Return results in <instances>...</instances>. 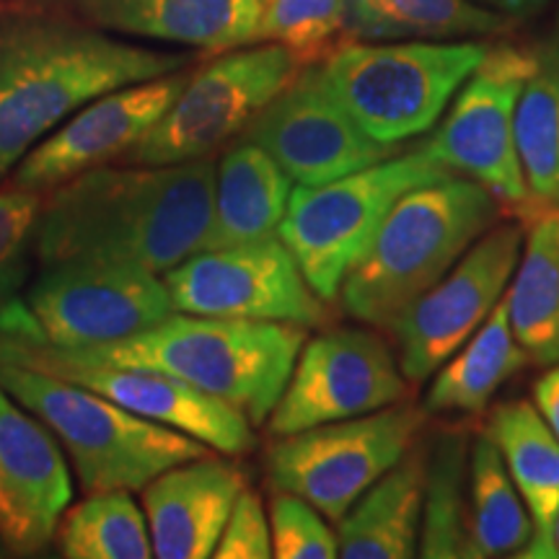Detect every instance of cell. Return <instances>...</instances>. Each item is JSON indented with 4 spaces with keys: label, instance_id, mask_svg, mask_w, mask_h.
<instances>
[{
    "label": "cell",
    "instance_id": "obj_6",
    "mask_svg": "<svg viewBox=\"0 0 559 559\" xmlns=\"http://www.w3.org/2000/svg\"><path fill=\"white\" fill-rule=\"evenodd\" d=\"M487 41H349L321 62V79L355 124L381 145L432 130L489 52Z\"/></svg>",
    "mask_w": 559,
    "mask_h": 559
},
{
    "label": "cell",
    "instance_id": "obj_3",
    "mask_svg": "<svg viewBox=\"0 0 559 559\" xmlns=\"http://www.w3.org/2000/svg\"><path fill=\"white\" fill-rule=\"evenodd\" d=\"M306 340L309 334L300 324L174 311L151 330L111 345L41 349L62 360L145 368L174 376L215 400L234 404L257 428L270 419L283 396Z\"/></svg>",
    "mask_w": 559,
    "mask_h": 559
},
{
    "label": "cell",
    "instance_id": "obj_38",
    "mask_svg": "<svg viewBox=\"0 0 559 559\" xmlns=\"http://www.w3.org/2000/svg\"><path fill=\"white\" fill-rule=\"evenodd\" d=\"M555 551L559 557V513H557V521H555Z\"/></svg>",
    "mask_w": 559,
    "mask_h": 559
},
{
    "label": "cell",
    "instance_id": "obj_26",
    "mask_svg": "<svg viewBox=\"0 0 559 559\" xmlns=\"http://www.w3.org/2000/svg\"><path fill=\"white\" fill-rule=\"evenodd\" d=\"M515 19L474 0H347L349 41H453L495 37Z\"/></svg>",
    "mask_w": 559,
    "mask_h": 559
},
{
    "label": "cell",
    "instance_id": "obj_18",
    "mask_svg": "<svg viewBox=\"0 0 559 559\" xmlns=\"http://www.w3.org/2000/svg\"><path fill=\"white\" fill-rule=\"evenodd\" d=\"M29 368L47 370L70 383L96 391L120 407L151 423L187 432L207 449L226 456H243L257 443L254 425L241 409L158 370L62 360L47 349H34Z\"/></svg>",
    "mask_w": 559,
    "mask_h": 559
},
{
    "label": "cell",
    "instance_id": "obj_13",
    "mask_svg": "<svg viewBox=\"0 0 559 559\" xmlns=\"http://www.w3.org/2000/svg\"><path fill=\"white\" fill-rule=\"evenodd\" d=\"M523 223H495L443 277L425 290L389 334L400 347V368L409 383H423L469 342L519 267Z\"/></svg>",
    "mask_w": 559,
    "mask_h": 559
},
{
    "label": "cell",
    "instance_id": "obj_1",
    "mask_svg": "<svg viewBox=\"0 0 559 559\" xmlns=\"http://www.w3.org/2000/svg\"><path fill=\"white\" fill-rule=\"evenodd\" d=\"M215 160L99 166L52 187L41 202L34 257L130 262L164 275L194 251L213 218Z\"/></svg>",
    "mask_w": 559,
    "mask_h": 559
},
{
    "label": "cell",
    "instance_id": "obj_10",
    "mask_svg": "<svg viewBox=\"0 0 559 559\" xmlns=\"http://www.w3.org/2000/svg\"><path fill=\"white\" fill-rule=\"evenodd\" d=\"M534 66L536 50L489 47L479 68L461 83L449 115L423 143L438 164L479 181L519 218L526 207V181L515 151V107Z\"/></svg>",
    "mask_w": 559,
    "mask_h": 559
},
{
    "label": "cell",
    "instance_id": "obj_15",
    "mask_svg": "<svg viewBox=\"0 0 559 559\" xmlns=\"http://www.w3.org/2000/svg\"><path fill=\"white\" fill-rule=\"evenodd\" d=\"M243 135L306 187L347 177L396 153V145L376 143L355 124L326 88L319 66L300 68Z\"/></svg>",
    "mask_w": 559,
    "mask_h": 559
},
{
    "label": "cell",
    "instance_id": "obj_22",
    "mask_svg": "<svg viewBox=\"0 0 559 559\" xmlns=\"http://www.w3.org/2000/svg\"><path fill=\"white\" fill-rule=\"evenodd\" d=\"M425 466H428V449L412 443V449L360 495L337 526L340 557H417L419 528H423Z\"/></svg>",
    "mask_w": 559,
    "mask_h": 559
},
{
    "label": "cell",
    "instance_id": "obj_37",
    "mask_svg": "<svg viewBox=\"0 0 559 559\" xmlns=\"http://www.w3.org/2000/svg\"><path fill=\"white\" fill-rule=\"evenodd\" d=\"M32 353H34V349L19 345V342H13V340L0 334V362H13V366H29Z\"/></svg>",
    "mask_w": 559,
    "mask_h": 559
},
{
    "label": "cell",
    "instance_id": "obj_34",
    "mask_svg": "<svg viewBox=\"0 0 559 559\" xmlns=\"http://www.w3.org/2000/svg\"><path fill=\"white\" fill-rule=\"evenodd\" d=\"M213 557L218 559H267L272 557V531L260 492L243 487L230 510Z\"/></svg>",
    "mask_w": 559,
    "mask_h": 559
},
{
    "label": "cell",
    "instance_id": "obj_4",
    "mask_svg": "<svg viewBox=\"0 0 559 559\" xmlns=\"http://www.w3.org/2000/svg\"><path fill=\"white\" fill-rule=\"evenodd\" d=\"M498 198L469 177H445L402 194L342 280V309L389 332L498 223Z\"/></svg>",
    "mask_w": 559,
    "mask_h": 559
},
{
    "label": "cell",
    "instance_id": "obj_14",
    "mask_svg": "<svg viewBox=\"0 0 559 559\" xmlns=\"http://www.w3.org/2000/svg\"><path fill=\"white\" fill-rule=\"evenodd\" d=\"M409 381L386 340L337 326L306 340L283 396L270 415L275 436L386 409L407 400Z\"/></svg>",
    "mask_w": 559,
    "mask_h": 559
},
{
    "label": "cell",
    "instance_id": "obj_9",
    "mask_svg": "<svg viewBox=\"0 0 559 559\" xmlns=\"http://www.w3.org/2000/svg\"><path fill=\"white\" fill-rule=\"evenodd\" d=\"M425 409L391 407L283 436L267 453L272 487L342 521L370 485L412 449Z\"/></svg>",
    "mask_w": 559,
    "mask_h": 559
},
{
    "label": "cell",
    "instance_id": "obj_8",
    "mask_svg": "<svg viewBox=\"0 0 559 559\" xmlns=\"http://www.w3.org/2000/svg\"><path fill=\"white\" fill-rule=\"evenodd\" d=\"M304 68L275 41L234 47L190 73L160 120L124 153L130 166H174L210 158L249 130Z\"/></svg>",
    "mask_w": 559,
    "mask_h": 559
},
{
    "label": "cell",
    "instance_id": "obj_11",
    "mask_svg": "<svg viewBox=\"0 0 559 559\" xmlns=\"http://www.w3.org/2000/svg\"><path fill=\"white\" fill-rule=\"evenodd\" d=\"M174 311L218 319L285 321L319 326L324 300L300 272L296 257L277 236L234 247L194 251L164 272Z\"/></svg>",
    "mask_w": 559,
    "mask_h": 559
},
{
    "label": "cell",
    "instance_id": "obj_31",
    "mask_svg": "<svg viewBox=\"0 0 559 559\" xmlns=\"http://www.w3.org/2000/svg\"><path fill=\"white\" fill-rule=\"evenodd\" d=\"M254 41H275L300 66H319L349 45L347 0H262Z\"/></svg>",
    "mask_w": 559,
    "mask_h": 559
},
{
    "label": "cell",
    "instance_id": "obj_33",
    "mask_svg": "<svg viewBox=\"0 0 559 559\" xmlns=\"http://www.w3.org/2000/svg\"><path fill=\"white\" fill-rule=\"evenodd\" d=\"M272 557L280 559H334L340 542L324 513L293 492H280L270 502Z\"/></svg>",
    "mask_w": 559,
    "mask_h": 559
},
{
    "label": "cell",
    "instance_id": "obj_19",
    "mask_svg": "<svg viewBox=\"0 0 559 559\" xmlns=\"http://www.w3.org/2000/svg\"><path fill=\"white\" fill-rule=\"evenodd\" d=\"M19 9L52 13L99 32L226 52L254 45L262 0H19Z\"/></svg>",
    "mask_w": 559,
    "mask_h": 559
},
{
    "label": "cell",
    "instance_id": "obj_39",
    "mask_svg": "<svg viewBox=\"0 0 559 559\" xmlns=\"http://www.w3.org/2000/svg\"><path fill=\"white\" fill-rule=\"evenodd\" d=\"M9 555V551H5V547H3V542H0V557H5Z\"/></svg>",
    "mask_w": 559,
    "mask_h": 559
},
{
    "label": "cell",
    "instance_id": "obj_27",
    "mask_svg": "<svg viewBox=\"0 0 559 559\" xmlns=\"http://www.w3.org/2000/svg\"><path fill=\"white\" fill-rule=\"evenodd\" d=\"M515 340L536 366L559 362V213L528 221L523 254L506 293Z\"/></svg>",
    "mask_w": 559,
    "mask_h": 559
},
{
    "label": "cell",
    "instance_id": "obj_36",
    "mask_svg": "<svg viewBox=\"0 0 559 559\" xmlns=\"http://www.w3.org/2000/svg\"><path fill=\"white\" fill-rule=\"evenodd\" d=\"M489 9L506 13L510 19H531L547 9L549 0H481Z\"/></svg>",
    "mask_w": 559,
    "mask_h": 559
},
{
    "label": "cell",
    "instance_id": "obj_29",
    "mask_svg": "<svg viewBox=\"0 0 559 559\" xmlns=\"http://www.w3.org/2000/svg\"><path fill=\"white\" fill-rule=\"evenodd\" d=\"M469 438L443 430L428 449L417 557L474 559L469 539Z\"/></svg>",
    "mask_w": 559,
    "mask_h": 559
},
{
    "label": "cell",
    "instance_id": "obj_2",
    "mask_svg": "<svg viewBox=\"0 0 559 559\" xmlns=\"http://www.w3.org/2000/svg\"><path fill=\"white\" fill-rule=\"evenodd\" d=\"M192 66L52 13H0V179L50 130L109 91Z\"/></svg>",
    "mask_w": 559,
    "mask_h": 559
},
{
    "label": "cell",
    "instance_id": "obj_7",
    "mask_svg": "<svg viewBox=\"0 0 559 559\" xmlns=\"http://www.w3.org/2000/svg\"><path fill=\"white\" fill-rule=\"evenodd\" d=\"M445 177L451 171L419 145L326 185H298L290 192L277 239L290 249L304 277L326 304L340 296L342 280L368 249L394 202L415 187Z\"/></svg>",
    "mask_w": 559,
    "mask_h": 559
},
{
    "label": "cell",
    "instance_id": "obj_16",
    "mask_svg": "<svg viewBox=\"0 0 559 559\" xmlns=\"http://www.w3.org/2000/svg\"><path fill=\"white\" fill-rule=\"evenodd\" d=\"M187 79L190 73L185 68L160 79L115 88L88 102L75 111L73 120L50 138L39 140L21 158L11 185L47 192L83 171L122 158L171 107Z\"/></svg>",
    "mask_w": 559,
    "mask_h": 559
},
{
    "label": "cell",
    "instance_id": "obj_20",
    "mask_svg": "<svg viewBox=\"0 0 559 559\" xmlns=\"http://www.w3.org/2000/svg\"><path fill=\"white\" fill-rule=\"evenodd\" d=\"M247 487L241 469L215 456L171 466L143 487L153 557H213L234 502Z\"/></svg>",
    "mask_w": 559,
    "mask_h": 559
},
{
    "label": "cell",
    "instance_id": "obj_24",
    "mask_svg": "<svg viewBox=\"0 0 559 559\" xmlns=\"http://www.w3.org/2000/svg\"><path fill=\"white\" fill-rule=\"evenodd\" d=\"M526 362L528 355L515 340L508 298L502 296L477 334L436 370V379L425 394V412L479 415L502 383L513 379Z\"/></svg>",
    "mask_w": 559,
    "mask_h": 559
},
{
    "label": "cell",
    "instance_id": "obj_21",
    "mask_svg": "<svg viewBox=\"0 0 559 559\" xmlns=\"http://www.w3.org/2000/svg\"><path fill=\"white\" fill-rule=\"evenodd\" d=\"M290 177L267 151L243 138L215 166L213 218L200 251L277 236L290 202Z\"/></svg>",
    "mask_w": 559,
    "mask_h": 559
},
{
    "label": "cell",
    "instance_id": "obj_23",
    "mask_svg": "<svg viewBox=\"0 0 559 559\" xmlns=\"http://www.w3.org/2000/svg\"><path fill=\"white\" fill-rule=\"evenodd\" d=\"M489 436L495 438L506 461L510 479L526 502L534 539L521 557L557 559L555 521L559 513V440L536 404L526 400L508 402L489 417Z\"/></svg>",
    "mask_w": 559,
    "mask_h": 559
},
{
    "label": "cell",
    "instance_id": "obj_30",
    "mask_svg": "<svg viewBox=\"0 0 559 559\" xmlns=\"http://www.w3.org/2000/svg\"><path fill=\"white\" fill-rule=\"evenodd\" d=\"M66 559H148V521L128 489L94 492L62 513L55 531Z\"/></svg>",
    "mask_w": 559,
    "mask_h": 559
},
{
    "label": "cell",
    "instance_id": "obj_17",
    "mask_svg": "<svg viewBox=\"0 0 559 559\" xmlns=\"http://www.w3.org/2000/svg\"><path fill=\"white\" fill-rule=\"evenodd\" d=\"M73 498L55 432L0 386V542L9 555H41Z\"/></svg>",
    "mask_w": 559,
    "mask_h": 559
},
{
    "label": "cell",
    "instance_id": "obj_12",
    "mask_svg": "<svg viewBox=\"0 0 559 559\" xmlns=\"http://www.w3.org/2000/svg\"><path fill=\"white\" fill-rule=\"evenodd\" d=\"M26 304L47 347L86 349L128 340L174 313L164 280L130 262L73 260L37 277Z\"/></svg>",
    "mask_w": 559,
    "mask_h": 559
},
{
    "label": "cell",
    "instance_id": "obj_35",
    "mask_svg": "<svg viewBox=\"0 0 559 559\" xmlns=\"http://www.w3.org/2000/svg\"><path fill=\"white\" fill-rule=\"evenodd\" d=\"M534 404L559 440V362L534 383Z\"/></svg>",
    "mask_w": 559,
    "mask_h": 559
},
{
    "label": "cell",
    "instance_id": "obj_32",
    "mask_svg": "<svg viewBox=\"0 0 559 559\" xmlns=\"http://www.w3.org/2000/svg\"><path fill=\"white\" fill-rule=\"evenodd\" d=\"M41 202V192L16 185L0 192V311L21 298L19 290L29 270V254H34Z\"/></svg>",
    "mask_w": 559,
    "mask_h": 559
},
{
    "label": "cell",
    "instance_id": "obj_5",
    "mask_svg": "<svg viewBox=\"0 0 559 559\" xmlns=\"http://www.w3.org/2000/svg\"><path fill=\"white\" fill-rule=\"evenodd\" d=\"M0 386L60 438L86 495L143 489L171 466L207 456V445L187 432L47 370L0 362Z\"/></svg>",
    "mask_w": 559,
    "mask_h": 559
},
{
    "label": "cell",
    "instance_id": "obj_28",
    "mask_svg": "<svg viewBox=\"0 0 559 559\" xmlns=\"http://www.w3.org/2000/svg\"><path fill=\"white\" fill-rule=\"evenodd\" d=\"M469 539L477 559L521 557L534 539L526 502L487 430L469 449Z\"/></svg>",
    "mask_w": 559,
    "mask_h": 559
},
{
    "label": "cell",
    "instance_id": "obj_25",
    "mask_svg": "<svg viewBox=\"0 0 559 559\" xmlns=\"http://www.w3.org/2000/svg\"><path fill=\"white\" fill-rule=\"evenodd\" d=\"M515 151L526 181L521 223L559 213V45L536 50V66L515 107Z\"/></svg>",
    "mask_w": 559,
    "mask_h": 559
}]
</instances>
